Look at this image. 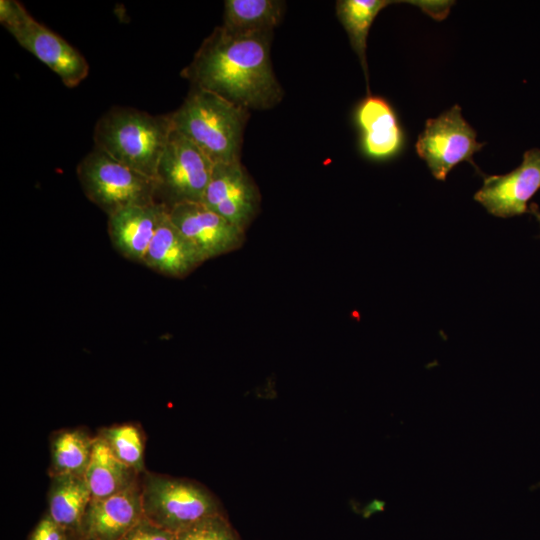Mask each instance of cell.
Segmentation results:
<instances>
[{
	"label": "cell",
	"instance_id": "5bb4252c",
	"mask_svg": "<svg viewBox=\"0 0 540 540\" xmlns=\"http://www.w3.org/2000/svg\"><path fill=\"white\" fill-rule=\"evenodd\" d=\"M168 207L156 202L121 209L108 216V233L114 248L128 260L142 263Z\"/></svg>",
	"mask_w": 540,
	"mask_h": 540
},
{
	"label": "cell",
	"instance_id": "484cf974",
	"mask_svg": "<svg viewBox=\"0 0 540 540\" xmlns=\"http://www.w3.org/2000/svg\"><path fill=\"white\" fill-rule=\"evenodd\" d=\"M70 540H90V539L84 538L79 534H72Z\"/></svg>",
	"mask_w": 540,
	"mask_h": 540
},
{
	"label": "cell",
	"instance_id": "ffe728a7",
	"mask_svg": "<svg viewBox=\"0 0 540 540\" xmlns=\"http://www.w3.org/2000/svg\"><path fill=\"white\" fill-rule=\"evenodd\" d=\"M395 2L390 0H339L336 2L337 17L347 32L350 44L364 71L368 95H370L366 60L368 32L378 13Z\"/></svg>",
	"mask_w": 540,
	"mask_h": 540
},
{
	"label": "cell",
	"instance_id": "603a6c76",
	"mask_svg": "<svg viewBox=\"0 0 540 540\" xmlns=\"http://www.w3.org/2000/svg\"><path fill=\"white\" fill-rule=\"evenodd\" d=\"M174 535L143 517L121 540H173Z\"/></svg>",
	"mask_w": 540,
	"mask_h": 540
},
{
	"label": "cell",
	"instance_id": "52a82bcc",
	"mask_svg": "<svg viewBox=\"0 0 540 540\" xmlns=\"http://www.w3.org/2000/svg\"><path fill=\"white\" fill-rule=\"evenodd\" d=\"M214 163L188 138L174 128L156 170L157 198L172 207L184 202H202Z\"/></svg>",
	"mask_w": 540,
	"mask_h": 540
},
{
	"label": "cell",
	"instance_id": "8fae6325",
	"mask_svg": "<svg viewBox=\"0 0 540 540\" xmlns=\"http://www.w3.org/2000/svg\"><path fill=\"white\" fill-rule=\"evenodd\" d=\"M171 221L207 261L242 247L245 232L202 202H184L168 208Z\"/></svg>",
	"mask_w": 540,
	"mask_h": 540
},
{
	"label": "cell",
	"instance_id": "7a4b0ae2",
	"mask_svg": "<svg viewBox=\"0 0 540 540\" xmlns=\"http://www.w3.org/2000/svg\"><path fill=\"white\" fill-rule=\"evenodd\" d=\"M248 117V110L197 87L170 114L173 128L192 141L214 164L240 161Z\"/></svg>",
	"mask_w": 540,
	"mask_h": 540
},
{
	"label": "cell",
	"instance_id": "44dd1931",
	"mask_svg": "<svg viewBox=\"0 0 540 540\" xmlns=\"http://www.w3.org/2000/svg\"><path fill=\"white\" fill-rule=\"evenodd\" d=\"M96 436L122 463L140 475L146 471L144 467V435L139 426L126 423L103 427L98 430Z\"/></svg>",
	"mask_w": 540,
	"mask_h": 540
},
{
	"label": "cell",
	"instance_id": "5b68a950",
	"mask_svg": "<svg viewBox=\"0 0 540 540\" xmlns=\"http://www.w3.org/2000/svg\"><path fill=\"white\" fill-rule=\"evenodd\" d=\"M86 197L108 216L136 205L158 202L155 180L94 148L77 166Z\"/></svg>",
	"mask_w": 540,
	"mask_h": 540
},
{
	"label": "cell",
	"instance_id": "ac0fdd59",
	"mask_svg": "<svg viewBox=\"0 0 540 540\" xmlns=\"http://www.w3.org/2000/svg\"><path fill=\"white\" fill-rule=\"evenodd\" d=\"M284 6L277 0H226L222 27L240 34L272 32L282 20Z\"/></svg>",
	"mask_w": 540,
	"mask_h": 540
},
{
	"label": "cell",
	"instance_id": "9c48e42d",
	"mask_svg": "<svg viewBox=\"0 0 540 540\" xmlns=\"http://www.w3.org/2000/svg\"><path fill=\"white\" fill-rule=\"evenodd\" d=\"M202 203L246 232L258 212L260 193L240 161L217 163Z\"/></svg>",
	"mask_w": 540,
	"mask_h": 540
},
{
	"label": "cell",
	"instance_id": "6da1fadb",
	"mask_svg": "<svg viewBox=\"0 0 540 540\" xmlns=\"http://www.w3.org/2000/svg\"><path fill=\"white\" fill-rule=\"evenodd\" d=\"M271 32L233 33L215 28L184 70L194 87L213 92L246 110L270 109L283 90L270 58Z\"/></svg>",
	"mask_w": 540,
	"mask_h": 540
},
{
	"label": "cell",
	"instance_id": "7c38bea8",
	"mask_svg": "<svg viewBox=\"0 0 540 540\" xmlns=\"http://www.w3.org/2000/svg\"><path fill=\"white\" fill-rule=\"evenodd\" d=\"M354 120L360 132L361 151L366 157L388 160L402 151L404 132L393 107L386 99L367 95L357 104Z\"/></svg>",
	"mask_w": 540,
	"mask_h": 540
},
{
	"label": "cell",
	"instance_id": "9a60e30c",
	"mask_svg": "<svg viewBox=\"0 0 540 540\" xmlns=\"http://www.w3.org/2000/svg\"><path fill=\"white\" fill-rule=\"evenodd\" d=\"M206 260L196 246L165 216L142 261L146 267L168 277L184 278Z\"/></svg>",
	"mask_w": 540,
	"mask_h": 540
},
{
	"label": "cell",
	"instance_id": "3957f363",
	"mask_svg": "<svg viewBox=\"0 0 540 540\" xmlns=\"http://www.w3.org/2000/svg\"><path fill=\"white\" fill-rule=\"evenodd\" d=\"M172 130L170 115L117 107L99 118L93 138L96 149L155 180Z\"/></svg>",
	"mask_w": 540,
	"mask_h": 540
},
{
	"label": "cell",
	"instance_id": "ba28073f",
	"mask_svg": "<svg viewBox=\"0 0 540 540\" xmlns=\"http://www.w3.org/2000/svg\"><path fill=\"white\" fill-rule=\"evenodd\" d=\"M476 131L464 119L459 105H454L437 118L426 121L416 142V151L431 174L444 181L453 167L467 161L483 175L473 161V155L485 143L476 140Z\"/></svg>",
	"mask_w": 540,
	"mask_h": 540
},
{
	"label": "cell",
	"instance_id": "2e32d148",
	"mask_svg": "<svg viewBox=\"0 0 540 540\" xmlns=\"http://www.w3.org/2000/svg\"><path fill=\"white\" fill-rule=\"evenodd\" d=\"M92 499L85 476L59 474L50 477L47 512L71 534H79L82 519Z\"/></svg>",
	"mask_w": 540,
	"mask_h": 540
},
{
	"label": "cell",
	"instance_id": "8992f818",
	"mask_svg": "<svg viewBox=\"0 0 540 540\" xmlns=\"http://www.w3.org/2000/svg\"><path fill=\"white\" fill-rule=\"evenodd\" d=\"M0 22L20 46L46 64L67 87H75L87 77L89 65L84 56L37 22L18 1H0Z\"/></svg>",
	"mask_w": 540,
	"mask_h": 540
},
{
	"label": "cell",
	"instance_id": "277c9868",
	"mask_svg": "<svg viewBox=\"0 0 540 540\" xmlns=\"http://www.w3.org/2000/svg\"><path fill=\"white\" fill-rule=\"evenodd\" d=\"M140 487L143 516L173 534L222 513L215 496L190 480L145 471Z\"/></svg>",
	"mask_w": 540,
	"mask_h": 540
},
{
	"label": "cell",
	"instance_id": "4fadbf2b",
	"mask_svg": "<svg viewBox=\"0 0 540 540\" xmlns=\"http://www.w3.org/2000/svg\"><path fill=\"white\" fill-rule=\"evenodd\" d=\"M143 517L139 480L112 496L91 499L79 535L90 540H121Z\"/></svg>",
	"mask_w": 540,
	"mask_h": 540
},
{
	"label": "cell",
	"instance_id": "30bf717a",
	"mask_svg": "<svg viewBox=\"0 0 540 540\" xmlns=\"http://www.w3.org/2000/svg\"><path fill=\"white\" fill-rule=\"evenodd\" d=\"M540 189V148L524 152L521 164L504 175L484 178L474 199L490 214L509 218L528 212V202Z\"/></svg>",
	"mask_w": 540,
	"mask_h": 540
},
{
	"label": "cell",
	"instance_id": "cb8c5ba5",
	"mask_svg": "<svg viewBox=\"0 0 540 540\" xmlns=\"http://www.w3.org/2000/svg\"><path fill=\"white\" fill-rule=\"evenodd\" d=\"M71 535L46 512L30 533L28 540H70Z\"/></svg>",
	"mask_w": 540,
	"mask_h": 540
},
{
	"label": "cell",
	"instance_id": "e0dca14e",
	"mask_svg": "<svg viewBox=\"0 0 540 540\" xmlns=\"http://www.w3.org/2000/svg\"><path fill=\"white\" fill-rule=\"evenodd\" d=\"M140 477V474L117 459L95 435L91 459L85 472L92 499L117 494L139 481Z\"/></svg>",
	"mask_w": 540,
	"mask_h": 540
},
{
	"label": "cell",
	"instance_id": "d6986e66",
	"mask_svg": "<svg viewBox=\"0 0 540 540\" xmlns=\"http://www.w3.org/2000/svg\"><path fill=\"white\" fill-rule=\"evenodd\" d=\"M95 436L82 428L62 429L50 440L49 476L74 474L85 476Z\"/></svg>",
	"mask_w": 540,
	"mask_h": 540
},
{
	"label": "cell",
	"instance_id": "d4e9b609",
	"mask_svg": "<svg viewBox=\"0 0 540 540\" xmlns=\"http://www.w3.org/2000/svg\"><path fill=\"white\" fill-rule=\"evenodd\" d=\"M528 212L531 213L540 225V209L536 203H531L528 206Z\"/></svg>",
	"mask_w": 540,
	"mask_h": 540
},
{
	"label": "cell",
	"instance_id": "7402d4cb",
	"mask_svg": "<svg viewBox=\"0 0 540 540\" xmlns=\"http://www.w3.org/2000/svg\"><path fill=\"white\" fill-rule=\"evenodd\" d=\"M173 540H239L223 513L206 517L176 533Z\"/></svg>",
	"mask_w": 540,
	"mask_h": 540
}]
</instances>
